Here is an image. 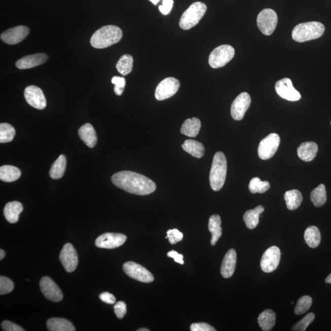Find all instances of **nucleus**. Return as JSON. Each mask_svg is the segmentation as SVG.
<instances>
[{
  "label": "nucleus",
  "mask_w": 331,
  "mask_h": 331,
  "mask_svg": "<svg viewBox=\"0 0 331 331\" xmlns=\"http://www.w3.org/2000/svg\"><path fill=\"white\" fill-rule=\"evenodd\" d=\"M113 183L118 188L131 194L148 195L156 190V185L144 175L131 171H122L114 174Z\"/></svg>",
  "instance_id": "nucleus-1"
},
{
  "label": "nucleus",
  "mask_w": 331,
  "mask_h": 331,
  "mask_svg": "<svg viewBox=\"0 0 331 331\" xmlns=\"http://www.w3.org/2000/svg\"><path fill=\"white\" fill-rule=\"evenodd\" d=\"M122 31L118 26L107 25L96 31L90 40L91 45L96 49H104L121 40Z\"/></svg>",
  "instance_id": "nucleus-2"
},
{
  "label": "nucleus",
  "mask_w": 331,
  "mask_h": 331,
  "mask_svg": "<svg viewBox=\"0 0 331 331\" xmlns=\"http://www.w3.org/2000/svg\"><path fill=\"white\" fill-rule=\"evenodd\" d=\"M227 172L226 157L221 152H216L213 158L209 175L210 184L213 191L218 192L224 187L226 180Z\"/></svg>",
  "instance_id": "nucleus-3"
},
{
  "label": "nucleus",
  "mask_w": 331,
  "mask_h": 331,
  "mask_svg": "<svg viewBox=\"0 0 331 331\" xmlns=\"http://www.w3.org/2000/svg\"><path fill=\"white\" fill-rule=\"evenodd\" d=\"M325 27L319 22H309L300 23L296 26L292 32V38L295 42L304 43L318 39L324 34Z\"/></svg>",
  "instance_id": "nucleus-4"
},
{
  "label": "nucleus",
  "mask_w": 331,
  "mask_h": 331,
  "mask_svg": "<svg viewBox=\"0 0 331 331\" xmlns=\"http://www.w3.org/2000/svg\"><path fill=\"white\" fill-rule=\"evenodd\" d=\"M207 11L206 5L202 2H195L184 12L179 22L181 29L188 30L200 22Z\"/></svg>",
  "instance_id": "nucleus-5"
},
{
  "label": "nucleus",
  "mask_w": 331,
  "mask_h": 331,
  "mask_svg": "<svg viewBox=\"0 0 331 331\" xmlns=\"http://www.w3.org/2000/svg\"><path fill=\"white\" fill-rule=\"evenodd\" d=\"M235 50L230 45L217 47L211 52L209 57V64L212 68H219L226 65L233 59Z\"/></svg>",
  "instance_id": "nucleus-6"
},
{
  "label": "nucleus",
  "mask_w": 331,
  "mask_h": 331,
  "mask_svg": "<svg viewBox=\"0 0 331 331\" xmlns=\"http://www.w3.org/2000/svg\"><path fill=\"white\" fill-rule=\"evenodd\" d=\"M277 14L272 9H265L257 17V25L260 30L266 36H270L276 28Z\"/></svg>",
  "instance_id": "nucleus-7"
},
{
  "label": "nucleus",
  "mask_w": 331,
  "mask_h": 331,
  "mask_svg": "<svg viewBox=\"0 0 331 331\" xmlns=\"http://www.w3.org/2000/svg\"><path fill=\"white\" fill-rule=\"evenodd\" d=\"M280 143V136L276 133H271L260 142L258 152L261 159L267 160L274 156Z\"/></svg>",
  "instance_id": "nucleus-8"
},
{
  "label": "nucleus",
  "mask_w": 331,
  "mask_h": 331,
  "mask_svg": "<svg viewBox=\"0 0 331 331\" xmlns=\"http://www.w3.org/2000/svg\"><path fill=\"white\" fill-rule=\"evenodd\" d=\"M123 269L128 276L139 282L151 283L154 280V277L151 272L139 264L132 262L125 263L123 266Z\"/></svg>",
  "instance_id": "nucleus-9"
},
{
  "label": "nucleus",
  "mask_w": 331,
  "mask_h": 331,
  "mask_svg": "<svg viewBox=\"0 0 331 331\" xmlns=\"http://www.w3.org/2000/svg\"><path fill=\"white\" fill-rule=\"evenodd\" d=\"M180 88L179 81L174 78H167L158 85L155 90V98L163 101L174 96Z\"/></svg>",
  "instance_id": "nucleus-10"
},
{
  "label": "nucleus",
  "mask_w": 331,
  "mask_h": 331,
  "mask_svg": "<svg viewBox=\"0 0 331 331\" xmlns=\"http://www.w3.org/2000/svg\"><path fill=\"white\" fill-rule=\"evenodd\" d=\"M280 250L276 246H272L264 253L261 260V268L266 273L276 270L280 261Z\"/></svg>",
  "instance_id": "nucleus-11"
},
{
  "label": "nucleus",
  "mask_w": 331,
  "mask_h": 331,
  "mask_svg": "<svg viewBox=\"0 0 331 331\" xmlns=\"http://www.w3.org/2000/svg\"><path fill=\"white\" fill-rule=\"evenodd\" d=\"M275 91L281 98L289 101H297L301 98L300 93L295 89L289 78H284L275 84Z\"/></svg>",
  "instance_id": "nucleus-12"
},
{
  "label": "nucleus",
  "mask_w": 331,
  "mask_h": 331,
  "mask_svg": "<svg viewBox=\"0 0 331 331\" xmlns=\"http://www.w3.org/2000/svg\"><path fill=\"white\" fill-rule=\"evenodd\" d=\"M251 98L247 92H243L234 99L231 107V114L233 119L237 121H241L250 107Z\"/></svg>",
  "instance_id": "nucleus-13"
},
{
  "label": "nucleus",
  "mask_w": 331,
  "mask_h": 331,
  "mask_svg": "<svg viewBox=\"0 0 331 331\" xmlns=\"http://www.w3.org/2000/svg\"><path fill=\"white\" fill-rule=\"evenodd\" d=\"M127 236L119 233H107L99 236L95 241L96 247L114 249L121 247L127 241Z\"/></svg>",
  "instance_id": "nucleus-14"
},
{
  "label": "nucleus",
  "mask_w": 331,
  "mask_h": 331,
  "mask_svg": "<svg viewBox=\"0 0 331 331\" xmlns=\"http://www.w3.org/2000/svg\"><path fill=\"white\" fill-rule=\"evenodd\" d=\"M40 288L47 300L54 303L63 300V294L59 287L49 277H44L41 279Z\"/></svg>",
  "instance_id": "nucleus-15"
},
{
  "label": "nucleus",
  "mask_w": 331,
  "mask_h": 331,
  "mask_svg": "<svg viewBox=\"0 0 331 331\" xmlns=\"http://www.w3.org/2000/svg\"><path fill=\"white\" fill-rule=\"evenodd\" d=\"M60 260L66 272H72L76 270L78 265V256L72 244L68 243L63 246L60 254Z\"/></svg>",
  "instance_id": "nucleus-16"
},
{
  "label": "nucleus",
  "mask_w": 331,
  "mask_h": 331,
  "mask_svg": "<svg viewBox=\"0 0 331 331\" xmlns=\"http://www.w3.org/2000/svg\"><path fill=\"white\" fill-rule=\"evenodd\" d=\"M24 96L26 102L31 106L39 110L45 109L46 99L40 88L34 86H28L24 91Z\"/></svg>",
  "instance_id": "nucleus-17"
},
{
  "label": "nucleus",
  "mask_w": 331,
  "mask_h": 331,
  "mask_svg": "<svg viewBox=\"0 0 331 331\" xmlns=\"http://www.w3.org/2000/svg\"><path fill=\"white\" fill-rule=\"evenodd\" d=\"M30 30L26 26H17L8 29L1 34L3 42L10 45H14L21 42L28 36Z\"/></svg>",
  "instance_id": "nucleus-18"
},
{
  "label": "nucleus",
  "mask_w": 331,
  "mask_h": 331,
  "mask_svg": "<svg viewBox=\"0 0 331 331\" xmlns=\"http://www.w3.org/2000/svg\"><path fill=\"white\" fill-rule=\"evenodd\" d=\"M48 55L43 53H38L27 55L17 61L16 66L19 69H27L34 68L46 62Z\"/></svg>",
  "instance_id": "nucleus-19"
},
{
  "label": "nucleus",
  "mask_w": 331,
  "mask_h": 331,
  "mask_svg": "<svg viewBox=\"0 0 331 331\" xmlns=\"http://www.w3.org/2000/svg\"><path fill=\"white\" fill-rule=\"evenodd\" d=\"M237 262V254L235 250L230 249L224 257L222 264L221 274L225 279L232 277L235 271Z\"/></svg>",
  "instance_id": "nucleus-20"
},
{
  "label": "nucleus",
  "mask_w": 331,
  "mask_h": 331,
  "mask_svg": "<svg viewBox=\"0 0 331 331\" xmlns=\"http://www.w3.org/2000/svg\"><path fill=\"white\" fill-rule=\"evenodd\" d=\"M318 151V145L314 142L302 143L298 148V155L301 160L306 162H312L315 159Z\"/></svg>",
  "instance_id": "nucleus-21"
},
{
  "label": "nucleus",
  "mask_w": 331,
  "mask_h": 331,
  "mask_svg": "<svg viewBox=\"0 0 331 331\" xmlns=\"http://www.w3.org/2000/svg\"><path fill=\"white\" fill-rule=\"evenodd\" d=\"M78 133L80 138L88 147L90 148L95 147L97 143V136L95 129L92 125L86 124L82 126L79 128Z\"/></svg>",
  "instance_id": "nucleus-22"
},
{
  "label": "nucleus",
  "mask_w": 331,
  "mask_h": 331,
  "mask_svg": "<svg viewBox=\"0 0 331 331\" xmlns=\"http://www.w3.org/2000/svg\"><path fill=\"white\" fill-rule=\"evenodd\" d=\"M22 204L18 201L10 202L4 208V215L10 224L18 222L20 213L22 212Z\"/></svg>",
  "instance_id": "nucleus-23"
},
{
  "label": "nucleus",
  "mask_w": 331,
  "mask_h": 331,
  "mask_svg": "<svg viewBox=\"0 0 331 331\" xmlns=\"http://www.w3.org/2000/svg\"><path fill=\"white\" fill-rule=\"evenodd\" d=\"M201 124L200 119L193 117L188 119L184 122L181 126L180 132L181 134L190 137H195L200 133Z\"/></svg>",
  "instance_id": "nucleus-24"
},
{
  "label": "nucleus",
  "mask_w": 331,
  "mask_h": 331,
  "mask_svg": "<svg viewBox=\"0 0 331 331\" xmlns=\"http://www.w3.org/2000/svg\"><path fill=\"white\" fill-rule=\"evenodd\" d=\"M221 224V218L218 215H213L210 216L208 228L212 234V238L210 241L212 245H215L222 236Z\"/></svg>",
  "instance_id": "nucleus-25"
},
{
  "label": "nucleus",
  "mask_w": 331,
  "mask_h": 331,
  "mask_svg": "<svg viewBox=\"0 0 331 331\" xmlns=\"http://www.w3.org/2000/svg\"><path fill=\"white\" fill-rule=\"evenodd\" d=\"M47 327L51 331H75L74 325L71 322L64 318H52L47 321Z\"/></svg>",
  "instance_id": "nucleus-26"
},
{
  "label": "nucleus",
  "mask_w": 331,
  "mask_h": 331,
  "mask_svg": "<svg viewBox=\"0 0 331 331\" xmlns=\"http://www.w3.org/2000/svg\"><path fill=\"white\" fill-rule=\"evenodd\" d=\"M258 321L261 328L264 331L271 330L276 321V314L271 309H267L261 313Z\"/></svg>",
  "instance_id": "nucleus-27"
},
{
  "label": "nucleus",
  "mask_w": 331,
  "mask_h": 331,
  "mask_svg": "<svg viewBox=\"0 0 331 331\" xmlns=\"http://www.w3.org/2000/svg\"><path fill=\"white\" fill-rule=\"evenodd\" d=\"M264 211L265 208L262 206H259L255 209L248 210L245 213L243 218L248 229L253 230L258 226L260 222V216Z\"/></svg>",
  "instance_id": "nucleus-28"
},
{
  "label": "nucleus",
  "mask_w": 331,
  "mask_h": 331,
  "mask_svg": "<svg viewBox=\"0 0 331 331\" xmlns=\"http://www.w3.org/2000/svg\"><path fill=\"white\" fill-rule=\"evenodd\" d=\"M185 151L197 158L203 157L205 154V148L203 143L195 140H186L181 145Z\"/></svg>",
  "instance_id": "nucleus-29"
},
{
  "label": "nucleus",
  "mask_w": 331,
  "mask_h": 331,
  "mask_svg": "<svg viewBox=\"0 0 331 331\" xmlns=\"http://www.w3.org/2000/svg\"><path fill=\"white\" fill-rule=\"evenodd\" d=\"M20 176L21 172L15 166L5 165L0 168V179L5 182H13L18 180Z\"/></svg>",
  "instance_id": "nucleus-30"
},
{
  "label": "nucleus",
  "mask_w": 331,
  "mask_h": 331,
  "mask_svg": "<svg viewBox=\"0 0 331 331\" xmlns=\"http://www.w3.org/2000/svg\"><path fill=\"white\" fill-rule=\"evenodd\" d=\"M287 208L289 210H295L300 207L303 201V195L298 190H289L284 195Z\"/></svg>",
  "instance_id": "nucleus-31"
},
{
  "label": "nucleus",
  "mask_w": 331,
  "mask_h": 331,
  "mask_svg": "<svg viewBox=\"0 0 331 331\" xmlns=\"http://www.w3.org/2000/svg\"><path fill=\"white\" fill-rule=\"evenodd\" d=\"M66 167V158L63 155H60L53 164L50 170V176L53 179H59L63 177Z\"/></svg>",
  "instance_id": "nucleus-32"
},
{
  "label": "nucleus",
  "mask_w": 331,
  "mask_h": 331,
  "mask_svg": "<svg viewBox=\"0 0 331 331\" xmlns=\"http://www.w3.org/2000/svg\"><path fill=\"white\" fill-rule=\"evenodd\" d=\"M304 239L309 247L315 248L321 242V233L318 228L315 226L307 228L304 233Z\"/></svg>",
  "instance_id": "nucleus-33"
},
{
  "label": "nucleus",
  "mask_w": 331,
  "mask_h": 331,
  "mask_svg": "<svg viewBox=\"0 0 331 331\" xmlns=\"http://www.w3.org/2000/svg\"><path fill=\"white\" fill-rule=\"evenodd\" d=\"M310 200L316 207H322L326 203V191L323 184H320L313 190L310 194Z\"/></svg>",
  "instance_id": "nucleus-34"
},
{
  "label": "nucleus",
  "mask_w": 331,
  "mask_h": 331,
  "mask_svg": "<svg viewBox=\"0 0 331 331\" xmlns=\"http://www.w3.org/2000/svg\"><path fill=\"white\" fill-rule=\"evenodd\" d=\"M133 58L131 55H123L116 64L117 71L122 76H127L132 71L133 67Z\"/></svg>",
  "instance_id": "nucleus-35"
},
{
  "label": "nucleus",
  "mask_w": 331,
  "mask_h": 331,
  "mask_svg": "<svg viewBox=\"0 0 331 331\" xmlns=\"http://www.w3.org/2000/svg\"><path fill=\"white\" fill-rule=\"evenodd\" d=\"M249 190L253 194L264 193L270 189V183L268 181H262L259 177H254L248 186Z\"/></svg>",
  "instance_id": "nucleus-36"
},
{
  "label": "nucleus",
  "mask_w": 331,
  "mask_h": 331,
  "mask_svg": "<svg viewBox=\"0 0 331 331\" xmlns=\"http://www.w3.org/2000/svg\"><path fill=\"white\" fill-rule=\"evenodd\" d=\"M16 131L13 127L7 123L0 124V142L7 143L12 141L15 136Z\"/></svg>",
  "instance_id": "nucleus-37"
},
{
  "label": "nucleus",
  "mask_w": 331,
  "mask_h": 331,
  "mask_svg": "<svg viewBox=\"0 0 331 331\" xmlns=\"http://www.w3.org/2000/svg\"><path fill=\"white\" fill-rule=\"evenodd\" d=\"M312 304V298L309 296H304L298 301L297 306L295 307V313L296 315H303L310 308Z\"/></svg>",
  "instance_id": "nucleus-38"
},
{
  "label": "nucleus",
  "mask_w": 331,
  "mask_h": 331,
  "mask_svg": "<svg viewBox=\"0 0 331 331\" xmlns=\"http://www.w3.org/2000/svg\"><path fill=\"white\" fill-rule=\"evenodd\" d=\"M315 316L314 313H310L298 322L295 326H292V330L294 331H305L310 323L314 320Z\"/></svg>",
  "instance_id": "nucleus-39"
},
{
  "label": "nucleus",
  "mask_w": 331,
  "mask_h": 331,
  "mask_svg": "<svg viewBox=\"0 0 331 331\" xmlns=\"http://www.w3.org/2000/svg\"><path fill=\"white\" fill-rule=\"evenodd\" d=\"M13 289V281L4 276L0 277V295H4L10 293Z\"/></svg>",
  "instance_id": "nucleus-40"
},
{
  "label": "nucleus",
  "mask_w": 331,
  "mask_h": 331,
  "mask_svg": "<svg viewBox=\"0 0 331 331\" xmlns=\"http://www.w3.org/2000/svg\"><path fill=\"white\" fill-rule=\"evenodd\" d=\"M112 83L115 85L114 87V92L117 95L121 96L125 89L126 85V80L124 78L119 77V76H114L111 80Z\"/></svg>",
  "instance_id": "nucleus-41"
},
{
  "label": "nucleus",
  "mask_w": 331,
  "mask_h": 331,
  "mask_svg": "<svg viewBox=\"0 0 331 331\" xmlns=\"http://www.w3.org/2000/svg\"><path fill=\"white\" fill-rule=\"evenodd\" d=\"M183 234L177 229L169 230L167 232L166 239H169L170 244H176L177 242L182 241Z\"/></svg>",
  "instance_id": "nucleus-42"
},
{
  "label": "nucleus",
  "mask_w": 331,
  "mask_h": 331,
  "mask_svg": "<svg viewBox=\"0 0 331 331\" xmlns=\"http://www.w3.org/2000/svg\"><path fill=\"white\" fill-rule=\"evenodd\" d=\"M114 312H115L117 318L122 319L127 313V304L124 302L119 301L114 307Z\"/></svg>",
  "instance_id": "nucleus-43"
},
{
  "label": "nucleus",
  "mask_w": 331,
  "mask_h": 331,
  "mask_svg": "<svg viewBox=\"0 0 331 331\" xmlns=\"http://www.w3.org/2000/svg\"><path fill=\"white\" fill-rule=\"evenodd\" d=\"M192 331H215L214 327L205 323H193L190 326Z\"/></svg>",
  "instance_id": "nucleus-44"
},
{
  "label": "nucleus",
  "mask_w": 331,
  "mask_h": 331,
  "mask_svg": "<svg viewBox=\"0 0 331 331\" xmlns=\"http://www.w3.org/2000/svg\"><path fill=\"white\" fill-rule=\"evenodd\" d=\"M173 0H163L162 5L159 7V10L163 15L166 16L170 13L173 7Z\"/></svg>",
  "instance_id": "nucleus-45"
},
{
  "label": "nucleus",
  "mask_w": 331,
  "mask_h": 331,
  "mask_svg": "<svg viewBox=\"0 0 331 331\" xmlns=\"http://www.w3.org/2000/svg\"><path fill=\"white\" fill-rule=\"evenodd\" d=\"M2 329L5 331H24L22 327L12 323L10 321H3L1 324Z\"/></svg>",
  "instance_id": "nucleus-46"
},
{
  "label": "nucleus",
  "mask_w": 331,
  "mask_h": 331,
  "mask_svg": "<svg viewBox=\"0 0 331 331\" xmlns=\"http://www.w3.org/2000/svg\"><path fill=\"white\" fill-rule=\"evenodd\" d=\"M100 300L104 303L108 304H114L116 303V299L114 296L110 292H104L99 295Z\"/></svg>",
  "instance_id": "nucleus-47"
},
{
  "label": "nucleus",
  "mask_w": 331,
  "mask_h": 331,
  "mask_svg": "<svg viewBox=\"0 0 331 331\" xmlns=\"http://www.w3.org/2000/svg\"><path fill=\"white\" fill-rule=\"evenodd\" d=\"M167 255H168V257H171L172 259H173L175 262L180 264V265H183V256L182 254L177 252L176 251H170L168 254H167Z\"/></svg>",
  "instance_id": "nucleus-48"
},
{
  "label": "nucleus",
  "mask_w": 331,
  "mask_h": 331,
  "mask_svg": "<svg viewBox=\"0 0 331 331\" xmlns=\"http://www.w3.org/2000/svg\"><path fill=\"white\" fill-rule=\"evenodd\" d=\"M5 256V252L4 250H0V260H3L4 259V257Z\"/></svg>",
  "instance_id": "nucleus-49"
},
{
  "label": "nucleus",
  "mask_w": 331,
  "mask_h": 331,
  "mask_svg": "<svg viewBox=\"0 0 331 331\" xmlns=\"http://www.w3.org/2000/svg\"><path fill=\"white\" fill-rule=\"evenodd\" d=\"M325 282L328 284H331V273L328 275L326 279H325Z\"/></svg>",
  "instance_id": "nucleus-50"
},
{
  "label": "nucleus",
  "mask_w": 331,
  "mask_h": 331,
  "mask_svg": "<svg viewBox=\"0 0 331 331\" xmlns=\"http://www.w3.org/2000/svg\"><path fill=\"white\" fill-rule=\"evenodd\" d=\"M152 4L156 5L158 4V3L160 1V0H150Z\"/></svg>",
  "instance_id": "nucleus-51"
},
{
  "label": "nucleus",
  "mask_w": 331,
  "mask_h": 331,
  "mask_svg": "<svg viewBox=\"0 0 331 331\" xmlns=\"http://www.w3.org/2000/svg\"><path fill=\"white\" fill-rule=\"evenodd\" d=\"M150 330L146 329V328H140V329H137V331H149Z\"/></svg>",
  "instance_id": "nucleus-52"
},
{
  "label": "nucleus",
  "mask_w": 331,
  "mask_h": 331,
  "mask_svg": "<svg viewBox=\"0 0 331 331\" xmlns=\"http://www.w3.org/2000/svg\"><path fill=\"white\" fill-rule=\"evenodd\" d=\"M330 125H331V122H330Z\"/></svg>",
  "instance_id": "nucleus-53"
}]
</instances>
